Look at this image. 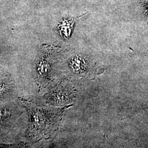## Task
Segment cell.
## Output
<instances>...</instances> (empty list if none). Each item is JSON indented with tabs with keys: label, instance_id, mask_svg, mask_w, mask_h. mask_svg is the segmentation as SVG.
Listing matches in <instances>:
<instances>
[{
	"label": "cell",
	"instance_id": "cell-6",
	"mask_svg": "<svg viewBox=\"0 0 148 148\" xmlns=\"http://www.w3.org/2000/svg\"><path fill=\"white\" fill-rule=\"evenodd\" d=\"M13 116L11 110L5 106H0V123H2L11 119Z\"/></svg>",
	"mask_w": 148,
	"mask_h": 148
},
{
	"label": "cell",
	"instance_id": "cell-4",
	"mask_svg": "<svg viewBox=\"0 0 148 148\" xmlns=\"http://www.w3.org/2000/svg\"><path fill=\"white\" fill-rule=\"evenodd\" d=\"M82 16L78 17H64L59 21L57 30L59 35L64 40L67 41L71 37L77 22Z\"/></svg>",
	"mask_w": 148,
	"mask_h": 148
},
{
	"label": "cell",
	"instance_id": "cell-7",
	"mask_svg": "<svg viewBox=\"0 0 148 148\" xmlns=\"http://www.w3.org/2000/svg\"><path fill=\"white\" fill-rule=\"evenodd\" d=\"M9 84L5 78L0 77V96L5 95L10 89Z\"/></svg>",
	"mask_w": 148,
	"mask_h": 148
},
{
	"label": "cell",
	"instance_id": "cell-2",
	"mask_svg": "<svg viewBox=\"0 0 148 148\" xmlns=\"http://www.w3.org/2000/svg\"><path fill=\"white\" fill-rule=\"evenodd\" d=\"M59 56L55 47L46 46L41 49L37 59L36 72L37 79L41 83H47L51 80Z\"/></svg>",
	"mask_w": 148,
	"mask_h": 148
},
{
	"label": "cell",
	"instance_id": "cell-3",
	"mask_svg": "<svg viewBox=\"0 0 148 148\" xmlns=\"http://www.w3.org/2000/svg\"><path fill=\"white\" fill-rule=\"evenodd\" d=\"M73 90L68 86H60L53 90L47 99L51 103L56 105L64 104L72 99Z\"/></svg>",
	"mask_w": 148,
	"mask_h": 148
},
{
	"label": "cell",
	"instance_id": "cell-8",
	"mask_svg": "<svg viewBox=\"0 0 148 148\" xmlns=\"http://www.w3.org/2000/svg\"><path fill=\"white\" fill-rule=\"evenodd\" d=\"M143 14L148 23V0H139Z\"/></svg>",
	"mask_w": 148,
	"mask_h": 148
},
{
	"label": "cell",
	"instance_id": "cell-5",
	"mask_svg": "<svg viewBox=\"0 0 148 148\" xmlns=\"http://www.w3.org/2000/svg\"><path fill=\"white\" fill-rule=\"evenodd\" d=\"M69 66L72 72L79 75H86L90 73V64L86 58L76 54L69 60Z\"/></svg>",
	"mask_w": 148,
	"mask_h": 148
},
{
	"label": "cell",
	"instance_id": "cell-1",
	"mask_svg": "<svg viewBox=\"0 0 148 148\" xmlns=\"http://www.w3.org/2000/svg\"><path fill=\"white\" fill-rule=\"evenodd\" d=\"M27 107L30 116L28 137L35 140L49 137L58 126L63 109H52L30 104Z\"/></svg>",
	"mask_w": 148,
	"mask_h": 148
}]
</instances>
